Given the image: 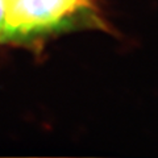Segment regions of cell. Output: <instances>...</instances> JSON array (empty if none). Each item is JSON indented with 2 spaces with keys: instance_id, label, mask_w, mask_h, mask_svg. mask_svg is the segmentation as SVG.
<instances>
[{
  "instance_id": "2",
  "label": "cell",
  "mask_w": 158,
  "mask_h": 158,
  "mask_svg": "<svg viewBox=\"0 0 158 158\" xmlns=\"http://www.w3.org/2000/svg\"><path fill=\"white\" fill-rule=\"evenodd\" d=\"M9 41V32L6 15V2L0 0V44Z\"/></svg>"
},
{
  "instance_id": "1",
  "label": "cell",
  "mask_w": 158,
  "mask_h": 158,
  "mask_svg": "<svg viewBox=\"0 0 158 158\" xmlns=\"http://www.w3.org/2000/svg\"><path fill=\"white\" fill-rule=\"evenodd\" d=\"M9 41L63 28L83 12L88 0H4Z\"/></svg>"
}]
</instances>
